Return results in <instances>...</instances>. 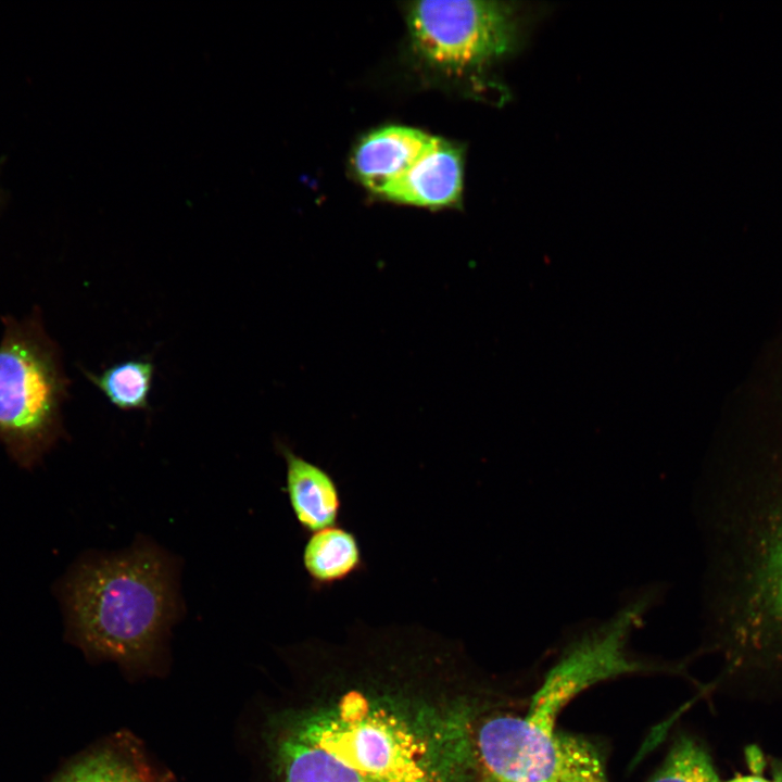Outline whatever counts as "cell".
<instances>
[{"label":"cell","mask_w":782,"mask_h":782,"mask_svg":"<svg viewBox=\"0 0 782 782\" xmlns=\"http://www.w3.org/2000/svg\"><path fill=\"white\" fill-rule=\"evenodd\" d=\"M62 596L72 638L125 664L146 661L180 614L174 560L147 542L79 563Z\"/></svg>","instance_id":"3"},{"label":"cell","mask_w":782,"mask_h":782,"mask_svg":"<svg viewBox=\"0 0 782 782\" xmlns=\"http://www.w3.org/2000/svg\"><path fill=\"white\" fill-rule=\"evenodd\" d=\"M154 369L150 360L135 358L111 365L99 374L85 371V375L116 408L140 411L149 408Z\"/></svg>","instance_id":"11"},{"label":"cell","mask_w":782,"mask_h":782,"mask_svg":"<svg viewBox=\"0 0 782 782\" xmlns=\"http://www.w3.org/2000/svg\"><path fill=\"white\" fill-rule=\"evenodd\" d=\"M708 478L705 613L739 697L782 701V437Z\"/></svg>","instance_id":"1"},{"label":"cell","mask_w":782,"mask_h":782,"mask_svg":"<svg viewBox=\"0 0 782 782\" xmlns=\"http://www.w3.org/2000/svg\"><path fill=\"white\" fill-rule=\"evenodd\" d=\"M302 565L314 591L330 589L366 568L358 538L340 525L311 533Z\"/></svg>","instance_id":"10"},{"label":"cell","mask_w":782,"mask_h":782,"mask_svg":"<svg viewBox=\"0 0 782 782\" xmlns=\"http://www.w3.org/2000/svg\"><path fill=\"white\" fill-rule=\"evenodd\" d=\"M462 156L450 142L433 137L429 146L384 194L400 203L425 207L455 204L462 192Z\"/></svg>","instance_id":"8"},{"label":"cell","mask_w":782,"mask_h":782,"mask_svg":"<svg viewBox=\"0 0 782 782\" xmlns=\"http://www.w3.org/2000/svg\"><path fill=\"white\" fill-rule=\"evenodd\" d=\"M277 449L286 464V493L300 527L314 533L338 525L342 497L333 476L282 442Z\"/></svg>","instance_id":"9"},{"label":"cell","mask_w":782,"mask_h":782,"mask_svg":"<svg viewBox=\"0 0 782 782\" xmlns=\"http://www.w3.org/2000/svg\"><path fill=\"white\" fill-rule=\"evenodd\" d=\"M772 767V782H782V761H774Z\"/></svg>","instance_id":"15"},{"label":"cell","mask_w":782,"mask_h":782,"mask_svg":"<svg viewBox=\"0 0 782 782\" xmlns=\"http://www.w3.org/2000/svg\"><path fill=\"white\" fill-rule=\"evenodd\" d=\"M413 43L430 63L449 70L484 65L514 50V8L497 1H419L407 9Z\"/></svg>","instance_id":"6"},{"label":"cell","mask_w":782,"mask_h":782,"mask_svg":"<svg viewBox=\"0 0 782 782\" xmlns=\"http://www.w3.org/2000/svg\"><path fill=\"white\" fill-rule=\"evenodd\" d=\"M54 782H156V779L130 749L109 747L83 757Z\"/></svg>","instance_id":"12"},{"label":"cell","mask_w":782,"mask_h":782,"mask_svg":"<svg viewBox=\"0 0 782 782\" xmlns=\"http://www.w3.org/2000/svg\"><path fill=\"white\" fill-rule=\"evenodd\" d=\"M726 782H772L758 774L736 775Z\"/></svg>","instance_id":"14"},{"label":"cell","mask_w":782,"mask_h":782,"mask_svg":"<svg viewBox=\"0 0 782 782\" xmlns=\"http://www.w3.org/2000/svg\"><path fill=\"white\" fill-rule=\"evenodd\" d=\"M648 782H720L706 748L694 739L674 742L658 772Z\"/></svg>","instance_id":"13"},{"label":"cell","mask_w":782,"mask_h":782,"mask_svg":"<svg viewBox=\"0 0 782 782\" xmlns=\"http://www.w3.org/2000/svg\"><path fill=\"white\" fill-rule=\"evenodd\" d=\"M475 742L489 782H608L592 743L526 714L489 716Z\"/></svg>","instance_id":"5"},{"label":"cell","mask_w":782,"mask_h":782,"mask_svg":"<svg viewBox=\"0 0 782 782\" xmlns=\"http://www.w3.org/2000/svg\"><path fill=\"white\" fill-rule=\"evenodd\" d=\"M0 341V441L23 467L36 465L62 432L68 380L59 350L35 317H5Z\"/></svg>","instance_id":"4"},{"label":"cell","mask_w":782,"mask_h":782,"mask_svg":"<svg viewBox=\"0 0 782 782\" xmlns=\"http://www.w3.org/2000/svg\"><path fill=\"white\" fill-rule=\"evenodd\" d=\"M433 136L389 126L367 135L357 146L353 165L362 184L382 197L414 165Z\"/></svg>","instance_id":"7"},{"label":"cell","mask_w":782,"mask_h":782,"mask_svg":"<svg viewBox=\"0 0 782 782\" xmlns=\"http://www.w3.org/2000/svg\"><path fill=\"white\" fill-rule=\"evenodd\" d=\"M267 741L277 782H452L480 766L469 722L362 691L286 711Z\"/></svg>","instance_id":"2"}]
</instances>
